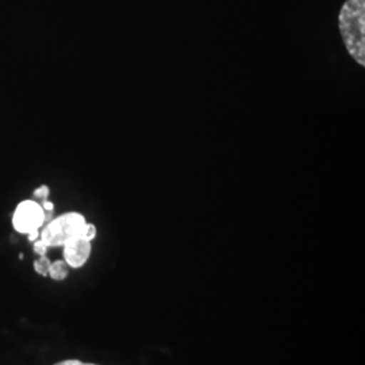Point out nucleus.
Segmentation results:
<instances>
[{"label":"nucleus","instance_id":"f257e3e1","mask_svg":"<svg viewBox=\"0 0 365 365\" xmlns=\"http://www.w3.org/2000/svg\"><path fill=\"white\" fill-rule=\"evenodd\" d=\"M339 30L346 53L365 68V0H345L339 13Z\"/></svg>","mask_w":365,"mask_h":365},{"label":"nucleus","instance_id":"f03ea898","mask_svg":"<svg viewBox=\"0 0 365 365\" xmlns=\"http://www.w3.org/2000/svg\"><path fill=\"white\" fill-rule=\"evenodd\" d=\"M87 223V220L83 214L78 211H69L61 214L60 217L49 222L43 230L39 233V240L48 248H58L64 247L69 240L81 235V232Z\"/></svg>","mask_w":365,"mask_h":365},{"label":"nucleus","instance_id":"7ed1b4c3","mask_svg":"<svg viewBox=\"0 0 365 365\" xmlns=\"http://www.w3.org/2000/svg\"><path fill=\"white\" fill-rule=\"evenodd\" d=\"M46 211L36 200H24L14 211V229L21 235L39 230L46 221Z\"/></svg>","mask_w":365,"mask_h":365},{"label":"nucleus","instance_id":"20e7f679","mask_svg":"<svg viewBox=\"0 0 365 365\" xmlns=\"http://www.w3.org/2000/svg\"><path fill=\"white\" fill-rule=\"evenodd\" d=\"M64 261L68 264L69 268L78 269L87 264V261L91 257L92 244L91 241L78 235L72 240H69L64 244Z\"/></svg>","mask_w":365,"mask_h":365},{"label":"nucleus","instance_id":"39448f33","mask_svg":"<svg viewBox=\"0 0 365 365\" xmlns=\"http://www.w3.org/2000/svg\"><path fill=\"white\" fill-rule=\"evenodd\" d=\"M69 274V267L64 260L54 261L51 264V268H49V277L53 280H57V282H63L66 280Z\"/></svg>","mask_w":365,"mask_h":365},{"label":"nucleus","instance_id":"423d86ee","mask_svg":"<svg viewBox=\"0 0 365 365\" xmlns=\"http://www.w3.org/2000/svg\"><path fill=\"white\" fill-rule=\"evenodd\" d=\"M51 264L52 261L49 260L46 256H39L38 260L34 261V269L41 276H49Z\"/></svg>","mask_w":365,"mask_h":365},{"label":"nucleus","instance_id":"0eeeda50","mask_svg":"<svg viewBox=\"0 0 365 365\" xmlns=\"http://www.w3.org/2000/svg\"><path fill=\"white\" fill-rule=\"evenodd\" d=\"M98 235V230H96V226L93 225V223H90V222H87L86 223V226H84V229H83V232H81V237L83 238H86V240H88V241H93L95 240V237Z\"/></svg>","mask_w":365,"mask_h":365},{"label":"nucleus","instance_id":"6e6552de","mask_svg":"<svg viewBox=\"0 0 365 365\" xmlns=\"http://www.w3.org/2000/svg\"><path fill=\"white\" fill-rule=\"evenodd\" d=\"M49 194H51V190H49L48 185H41V187H38V188L34 191V196H36L37 199H41V200H46Z\"/></svg>","mask_w":365,"mask_h":365},{"label":"nucleus","instance_id":"1a4fd4ad","mask_svg":"<svg viewBox=\"0 0 365 365\" xmlns=\"http://www.w3.org/2000/svg\"><path fill=\"white\" fill-rule=\"evenodd\" d=\"M48 247L41 241L37 240L34 241V252L38 255V256H46V252H48Z\"/></svg>","mask_w":365,"mask_h":365},{"label":"nucleus","instance_id":"9d476101","mask_svg":"<svg viewBox=\"0 0 365 365\" xmlns=\"http://www.w3.org/2000/svg\"><path fill=\"white\" fill-rule=\"evenodd\" d=\"M53 365H99L93 364V363H86V361H81V360H76V359H69V360H63V361H58L56 364Z\"/></svg>","mask_w":365,"mask_h":365},{"label":"nucleus","instance_id":"9b49d317","mask_svg":"<svg viewBox=\"0 0 365 365\" xmlns=\"http://www.w3.org/2000/svg\"><path fill=\"white\" fill-rule=\"evenodd\" d=\"M41 206L43 207L45 211H48V212H52L53 210H54V205H53L52 202H49L48 199H46V200H43Z\"/></svg>","mask_w":365,"mask_h":365},{"label":"nucleus","instance_id":"f8f14e48","mask_svg":"<svg viewBox=\"0 0 365 365\" xmlns=\"http://www.w3.org/2000/svg\"><path fill=\"white\" fill-rule=\"evenodd\" d=\"M39 237V230H36V232H31V233H29L27 235V238H29V241H37Z\"/></svg>","mask_w":365,"mask_h":365}]
</instances>
